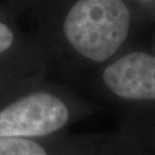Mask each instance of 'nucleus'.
Instances as JSON below:
<instances>
[{
  "instance_id": "nucleus-1",
  "label": "nucleus",
  "mask_w": 155,
  "mask_h": 155,
  "mask_svg": "<svg viewBox=\"0 0 155 155\" xmlns=\"http://www.w3.org/2000/svg\"><path fill=\"white\" fill-rule=\"evenodd\" d=\"M131 14L122 0H78L63 24L67 40L94 62L110 59L127 40Z\"/></svg>"
},
{
  "instance_id": "nucleus-2",
  "label": "nucleus",
  "mask_w": 155,
  "mask_h": 155,
  "mask_svg": "<svg viewBox=\"0 0 155 155\" xmlns=\"http://www.w3.org/2000/svg\"><path fill=\"white\" fill-rule=\"evenodd\" d=\"M69 120L66 104L45 92L35 93L0 111V137H39L60 130Z\"/></svg>"
},
{
  "instance_id": "nucleus-3",
  "label": "nucleus",
  "mask_w": 155,
  "mask_h": 155,
  "mask_svg": "<svg viewBox=\"0 0 155 155\" xmlns=\"http://www.w3.org/2000/svg\"><path fill=\"white\" fill-rule=\"evenodd\" d=\"M102 79L121 99L155 101V55L130 52L107 67Z\"/></svg>"
},
{
  "instance_id": "nucleus-4",
  "label": "nucleus",
  "mask_w": 155,
  "mask_h": 155,
  "mask_svg": "<svg viewBox=\"0 0 155 155\" xmlns=\"http://www.w3.org/2000/svg\"><path fill=\"white\" fill-rule=\"evenodd\" d=\"M0 155H47L39 144L17 137H0Z\"/></svg>"
},
{
  "instance_id": "nucleus-5",
  "label": "nucleus",
  "mask_w": 155,
  "mask_h": 155,
  "mask_svg": "<svg viewBox=\"0 0 155 155\" xmlns=\"http://www.w3.org/2000/svg\"><path fill=\"white\" fill-rule=\"evenodd\" d=\"M13 40H14V36L12 30L4 23L0 22V54L11 47Z\"/></svg>"
}]
</instances>
